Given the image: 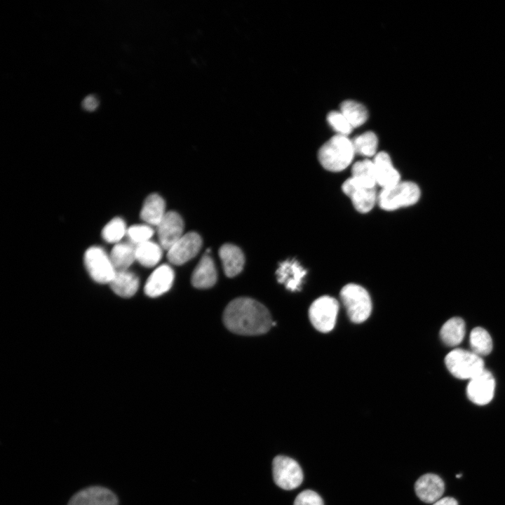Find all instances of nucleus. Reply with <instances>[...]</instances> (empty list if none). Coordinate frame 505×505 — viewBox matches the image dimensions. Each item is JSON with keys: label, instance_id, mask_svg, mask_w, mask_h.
Returning <instances> with one entry per match:
<instances>
[{"label": "nucleus", "instance_id": "nucleus-1", "mask_svg": "<svg viewBox=\"0 0 505 505\" xmlns=\"http://www.w3.org/2000/svg\"><path fill=\"white\" fill-rule=\"evenodd\" d=\"M223 321L231 332L243 335H256L267 332L272 325L268 309L257 301L240 297L226 307Z\"/></svg>", "mask_w": 505, "mask_h": 505}, {"label": "nucleus", "instance_id": "nucleus-15", "mask_svg": "<svg viewBox=\"0 0 505 505\" xmlns=\"http://www.w3.org/2000/svg\"><path fill=\"white\" fill-rule=\"evenodd\" d=\"M377 185L382 189L391 187L400 181L399 172L393 166L389 155L385 152L377 153L372 160Z\"/></svg>", "mask_w": 505, "mask_h": 505}, {"label": "nucleus", "instance_id": "nucleus-6", "mask_svg": "<svg viewBox=\"0 0 505 505\" xmlns=\"http://www.w3.org/2000/svg\"><path fill=\"white\" fill-rule=\"evenodd\" d=\"M84 264L90 278L100 284H109L116 272L109 255L99 246L86 250Z\"/></svg>", "mask_w": 505, "mask_h": 505}, {"label": "nucleus", "instance_id": "nucleus-27", "mask_svg": "<svg viewBox=\"0 0 505 505\" xmlns=\"http://www.w3.org/2000/svg\"><path fill=\"white\" fill-rule=\"evenodd\" d=\"M351 141L355 154L364 157L375 156L377 154L378 139L376 134L372 131L363 133Z\"/></svg>", "mask_w": 505, "mask_h": 505}, {"label": "nucleus", "instance_id": "nucleus-22", "mask_svg": "<svg viewBox=\"0 0 505 505\" xmlns=\"http://www.w3.org/2000/svg\"><path fill=\"white\" fill-rule=\"evenodd\" d=\"M116 271L128 270L135 259V245L131 243H118L109 255Z\"/></svg>", "mask_w": 505, "mask_h": 505}, {"label": "nucleus", "instance_id": "nucleus-7", "mask_svg": "<svg viewBox=\"0 0 505 505\" xmlns=\"http://www.w3.org/2000/svg\"><path fill=\"white\" fill-rule=\"evenodd\" d=\"M338 310L339 303L336 299L328 295L321 296L310 306V321L317 330L330 332L335 325Z\"/></svg>", "mask_w": 505, "mask_h": 505}, {"label": "nucleus", "instance_id": "nucleus-32", "mask_svg": "<svg viewBox=\"0 0 505 505\" xmlns=\"http://www.w3.org/2000/svg\"><path fill=\"white\" fill-rule=\"evenodd\" d=\"M293 505H324L322 498L316 492L306 490L295 498Z\"/></svg>", "mask_w": 505, "mask_h": 505}, {"label": "nucleus", "instance_id": "nucleus-20", "mask_svg": "<svg viewBox=\"0 0 505 505\" xmlns=\"http://www.w3.org/2000/svg\"><path fill=\"white\" fill-rule=\"evenodd\" d=\"M112 291L121 297H133L139 288V278L128 270L119 271L109 284Z\"/></svg>", "mask_w": 505, "mask_h": 505}, {"label": "nucleus", "instance_id": "nucleus-12", "mask_svg": "<svg viewBox=\"0 0 505 505\" xmlns=\"http://www.w3.org/2000/svg\"><path fill=\"white\" fill-rule=\"evenodd\" d=\"M67 505H119V500L109 489L90 486L74 494Z\"/></svg>", "mask_w": 505, "mask_h": 505}, {"label": "nucleus", "instance_id": "nucleus-11", "mask_svg": "<svg viewBox=\"0 0 505 505\" xmlns=\"http://www.w3.org/2000/svg\"><path fill=\"white\" fill-rule=\"evenodd\" d=\"M201 243V238L197 233H187L168 250V260L175 265L183 264L197 255Z\"/></svg>", "mask_w": 505, "mask_h": 505}, {"label": "nucleus", "instance_id": "nucleus-23", "mask_svg": "<svg viewBox=\"0 0 505 505\" xmlns=\"http://www.w3.org/2000/svg\"><path fill=\"white\" fill-rule=\"evenodd\" d=\"M465 335V323L459 317H454L447 321L442 326L440 336L442 341L447 346H454L459 344Z\"/></svg>", "mask_w": 505, "mask_h": 505}, {"label": "nucleus", "instance_id": "nucleus-10", "mask_svg": "<svg viewBox=\"0 0 505 505\" xmlns=\"http://www.w3.org/2000/svg\"><path fill=\"white\" fill-rule=\"evenodd\" d=\"M494 387L495 381L492 374L484 369L471 379L467 385L466 394L471 401L483 405L492 400Z\"/></svg>", "mask_w": 505, "mask_h": 505}, {"label": "nucleus", "instance_id": "nucleus-3", "mask_svg": "<svg viewBox=\"0 0 505 505\" xmlns=\"http://www.w3.org/2000/svg\"><path fill=\"white\" fill-rule=\"evenodd\" d=\"M420 197V189L414 182L400 181L395 185L382 189L378 194L377 203L386 211L408 207L416 203Z\"/></svg>", "mask_w": 505, "mask_h": 505}, {"label": "nucleus", "instance_id": "nucleus-26", "mask_svg": "<svg viewBox=\"0 0 505 505\" xmlns=\"http://www.w3.org/2000/svg\"><path fill=\"white\" fill-rule=\"evenodd\" d=\"M340 112L354 128L363 125L368 119L366 108L354 100H345L340 105Z\"/></svg>", "mask_w": 505, "mask_h": 505}, {"label": "nucleus", "instance_id": "nucleus-2", "mask_svg": "<svg viewBox=\"0 0 505 505\" xmlns=\"http://www.w3.org/2000/svg\"><path fill=\"white\" fill-rule=\"evenodd\" d=\"M354 154L352 141L347 136L337 134L321 147L318 158L325 170L340 172L351 164Z\"/></svg>", "mask_w": 505, "mask_h": 505}, {"label": "nucleus", "instance_id": "nucleus-34", "mask_svg": "<svg viewBox=\"0 0 505 505\" xmlns=\"http://www.w3.org/2000/svg\"><path fill=\"white\" fill-rule=\"evenodd\" d=\"M432 505H458V503L455 499L447 497L438 499Z\"/></svg>", "mask_w": 505, "mask_h": 505}, {"label": "nucleus", "instance_id": "nucleus-18", "mask_svg": "<svg viewBox=\"0 0 505 505\" xmlns=\"http://www.w3.org/2000/svg\"><path fill=\"white\" fill-rule=\"evenodd\" d=\"M217 281V271L211 257L206 254L200 260L191 276V283L200 289L213 286Z\"/></svg>", "mask_w": 505, "mask_h": 505}, {"label": "nucleus", "instance_id": "nucleus-14", "mask_svg": "<svg viewBox=\"0 0 505 505\" xmlns=\"http://www.w3.org/2000/svg\"><path fill=\"white\" fill-rule=\"evenodd\" d=\"M307 271L295 259L281 262L276 271L277 281L292 292L299 291Z\"/></svg>", "mask_w": 505, "mask_h": 505}, {"label": "nucleus", "instance_id": "nucleus-21", "mask_svg": "<svg viewBox=\"0 0 505 505\" xmlns=\"http://www.w3.org/2000/svg\"><path fill=\"white\" fill-rule=\"evenodd\" d=\"M162 197L157 194H152L143 203L140 217L147 224L158 226L166 213Z\"/></svg>", "mask_w": 505, "mask_h": 505}, {"label": "nucleus", "instance_id": "nucleus-31", "mask_svg": "<svg viewBox=\"0 0 505 505\" xmlns=\"http://www.w3.org/2000/svg\"><path fill=\"white\" fill-rule=\"evenodd\" d=\"M327 121L339 135L347 136L352 131L353 127L341 112H330L327 116Z\"/></svg>", "mask_w": 505, "mask_h": 505}, {"label": "nucleus", "instance_id": "nucleus-19", "mask_svg": "<svg viewBox=\"0 0 505 505\" xmlns=\"http://www.w3.org/2000/svg\"><path fill=\"white\" fill-rule=\"evenodd\" d=\"M219 255L225 274L228 277L238 275L244 265V255L239 248L232 244L223 245Z\"/></svg>", "mask_w": 505, "mask_h": 505}, {"label": "nucleus", "instance_id": "nucleus-25", "mask_svg": "<svg viewBox=\"0 0 505 505\" xmlns=\"http://www.w3.org/2000/svg\"><path fill=\"white\" fill-rule=\"evenodd\" d=\"M351 177L363 185L376 187L377 182L372 160L365 159L356 162L351 168Z\"/></svg>", "mask_w": 505, "mask_h": 505}, {"label": "nucleus", "instance_id": "nucleus-30", "mask_svg": "<svg viewBox=\"0 0 505 505\" xmlns=\"http://www.w3.org/2000/svg\"><path fill=\"white\" fill-rule=\"evenodd\" d=\"M154 230L148 224H135L127 229L126 236L129 242L135 245L150 241Z\"/></svg>", "mask_w": 505, "mask_h": 505}, {"label": "nucleus", "instance_id": "nucleus-28", "mask_svg": "<svg viewBox=\"0 0 505 505\" xmlns=\"http://www.w3.org/2000/svg\"><path fill=\"white\" fill-rule=\"evenodd\" d=\"M470 346L472 351L478 356H486L492 349V340L484 328L476 327L470 333Z\"/></svg>", "mask_w": 505, "mask_h": 505}, {"label": "nucleus", "instance_id": "nucleus-13", "mask_svg": "<svg viewBox=\"0 0 505 505\" xmlns=\"http://www.w3.org/2000/svg\"><path fill=\"white\" fill-rule=\"evenodd\" d=\"M184 224L182 217L174 211L166 213L157 226L160 245L168 250L182 236Z\"/></svg>", "mask_w": 505, "mask_h": 505}, {"label": "nucleus", "instance_id": "nucleus-9", "mask_svg": "<svg viewBox=\"0 0 505 505\" xmlns=\"http://www.w3.org/2000/svg\"><path fill=\"white\" fill-rule=\"evenodd\" d=\"M342 189L351 199L355 209L361 213L370 212L377 202L376 187L363 185L352 177L343 182Z\"/></svg>", "mask_w": 505, "mask_h": 505}, {"label": "nucleus", "instance_id": "nucleus-29", "mask_svg": "<svg viewBox=\"0 0 505 505\" xmlns=\"http://www.w3.org/2000/svg\"><path fill=\"white\" fill-rule=\"evenodd\" d=\"M126 224L121 217L111 220L102 229V237L108 243H118L127 234Z\"/></svg>", "mask_w": 505, "mask_h": 505}, {"label": "nucleus", "instance_id": "nucleus-33", "mask_svg": "<svg viewBox=\"0 0 505 505\" xmlns=\"http://www.w3.org/2000/svg\"><path fill=\"white\" fill-rule=\"evenodd\" d=\"M98 104L99 102L97 97L93 95H90L83 99L82 107L86 111L93 112L97 107Z\"/></svg>", "mask_w": 505, "mask_h": 505}, {"label": "nucleus", "instance_id": "nucleus-16", "mask_svg": "<svg viewBox=\"0 0 505 505\" xmlns=\"http://www.w3.org/2000/svg\"><path fill=\"white\" fill-rule=\"evenodd\" d=\"M445 490L443 480L433 473H426L418 478L415 484L417 496L424 502L434 503L441 499Z\"/></svg>", "mask_w": 505, "mask_h": 505}, {"label": "nucleus", "instance_id": "nucleus-17", "mask_svg": "<svg viewBox=\"0 0 505 505\" xmlns=\"http://www.w3.org/2000/svg\"><path fill=\"white\" fill-rule=\"evenodd\" d=\"M174 280V272L167 264L157 267L148 278L144 290L150 297H159L171 288Z\"/></svg>", "mask_w": 505, "mask_h": 505}, {"label": "nucleus", "instance_id": "nucleus-5", "mask_svg": "<svg viewBox=\"0 0 505 505\" xmlns=\"http://www.w3.org/2000/svg\"><path fill=\"white\" fill-rule=\"evenodd\" d=\"M445 363L450 373L461 379H471L484 370V361L480 356L462 349L447 354Z\"/></svg>", "mask_w": 505, "mask_h": 505}, {"label": "nucleus", "instance_id": "nucleus-4", "mask_svg": "<svg viewBox=\"0 0 505 505\" xmlns=\"http://www.w3.org/2000/svg\"><path fill=\"white\" fill-rule=\"evenodd\" d=\"M340 298L350 320L356 323L366 321L372 311V302L368 291L356 283L344 285Z\"/></svg>", "mask_w": 505, "mask_h": 505}, {"label": "nucleus", "instance_id": "nucleus-8", "mask_svg": "<svg viewBox=\"0 0 505 505\" xmlns=\"http://www.w3.org/2000/svg\"><path fill=\"white\" fill-rule=\"evenodd\" d=\"M272 473L275 483L286 490L299 487L303 481V473L299 464L286 456H276L272 462Z\"/></svg>", "mask_w": 505, "mask_h": 505}, {"label": "nucleus", "instance_id": "nucleus-24", "mask_svg": "<svg viewBox=\"0 0 505 505\" xmlns=\"http://www.w3.org/2000/svg\"><path fill=\"white\" fill-rule=\"evenodd\" d=\"M162 247L151 240L135 245V259L145 267H152L160 261Z\"/></svg>", "mask_w": 505, "mask_h": 505}]
</instances>
